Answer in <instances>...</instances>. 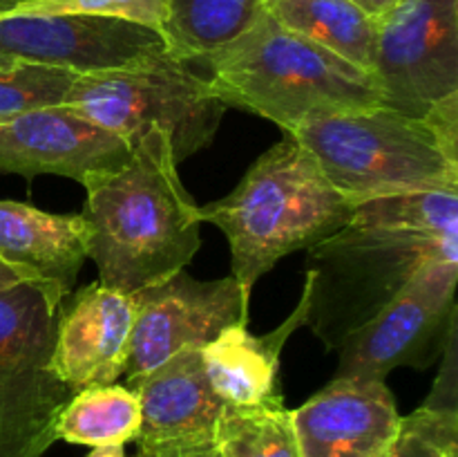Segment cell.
I'll return each instance as SVG.
<instances>
[{
  "instance_id": "cell-13",
  "label": "cell",
  "mask_w": 458,
  "mask_h": 457,
  "mask_svg": "<svg viewBox=\"0 0 458 457\" xmlns=\"http://www.w3.org/2000/svg\"><path fill=\"white\" fill-rule=\"evenodd\" d=\"M134 305L130 294L94 280L63 300L52 370L72 392L110 385L128 363Z\"/></svg>"
},
{
  "instance_id": "cell-3",
  "label": "cell",
  "mask_w": 458,
  "mask_h": 457,
  "mask_svg": "<svg viewBox=\"0 0 458 457\" xmlns=\"http://www.w3.org/2000/svg\"><path fill=\"white\" fill-rule=\"evenodd\" d=\"M195 63L208 67L210 94L293 133L340 112L383 106L369 72L286 30L267 12L233 43Z\"/></svg>"
},
{
  "instance_id": "cell-22",
  "label": "cell",
  "mask_w": 458,
  "mask_h": 457,
  "mask_svg": "<svg viewBox=\"0 0 458 457\" xmlns=\"http://www.w3.org/2000/svg\"><path fill=\"white\" fill-rule=\"evenodd\" d=\"M79 74L38 63L0 70V124L45 106H61Z\"/></svg>"
},
{
  "instance_id": "cell-29",
  "label": "cell",
  "mask_w": 458,
  "mask_h": 457,
  "mask_svg": "<svg viewBox=\"0 0 458 457\" xmlns=\"http://www.w3.org/2000/svg\"><path fill=\"white\" fill-rule=\"evenodd\" d=\"M85 457H125V451H123V446H116V444H112V446L92 448V451H89Z\"/></svg>"
},
{
  "instance_id": "cell-9",
  "label": "cell",
  "mask_w": 458,
  "mask_h": 457,
  "mask_svg": "<svg viewBox=\"0 0 458 457\" xmlns=\"http://www.w3.org/2000/svg\"><path fill=\"white\" fill-rule=\"evenodd\" d=\"M376 25L371 74L383 106L423 119L458 92V0H401Z\"/></svg>"
},
{
  "instance_id": "cell-18",
  "label": "cell",
  "mask_w": 458,
  "mask_h": 457,
  "mask_svg": "<svg viewBox=\"0 0 458 457\" xmlns=\"http://www.w3.org/2000/svg\"><path fill=\"white\" fill-rule=\"evenodd\" d=\"M264 12L352 65L374 72L378 25L352 0H264Z\"/></svg>"
},
{
  "instance_id": "cell-4",
  "label": "cell",
  "mask_w": 458,
  "mask_h": 457,
  "mask_svg": "<svg viewBox=\"0 0 458 457\" xmlns=\"http://www.w3.org/2000/svg\"><path fill=\"white\" fill-rule=\"evenodd\" d=\"M353 213L356 204L291 134L262 152L226 197L199 206L201 222L228 237L233 278L249 298L277 260L334 236Z\"/></svg>"
},
{
  "instance_id": "cell-25",
  "label": "cell",
  "mask_w": 458,
  "mask_h": 457,
  "mask_svg": "<svg viewBox=\"0 0 458 457\" xmlns=\"http://www.w3.org/2000/svg\"><path fill=\"white\" fill-rule=\"evenodd\" d=\"M425 124L434 130L447 155L458 160V92L447 94L423 115Z\"/></svg>"
},
{
  "instance_id": "cell-7",
  "label": "cell",
  "mask_w": 458,
  "mask_h": 457,
  "mask_svg": "<svg viewBox=\"0 0 458 457\" xmlns=\"http://www.w3.org/2000/svg\"><path fill=\"white\" fill-rule=\"evenodd\" d=\"M63 294L22 280L0 289V457H43L74 392L54 375L52 352Z\"/></svg>"
},
{
  "instance_id": "cell-19",
  "label": "cell",
  "mask_w": 458,
  "mask_h": 457,
  "mask_svg": "<svg viewBox=\"0 0 458 457\" xmlns=\"http://www.w3.org/2000/svg\"><path fill=\"white\" fill-rule=\"evenodd\" d=\"M264 12V0H165V52L195 63L240 39Z\"/></svg>"
},
{
  "instance_id": "cell-20",
  "label": "cell",
  "mask_w": 458,
  "mask_h": 457,
  "mask_svg": "<svg viewBox=\"0 0 458 457\" xmlns=\"http://www.w3.org/2000/svg\"><path fill=\"white\" fill-rule=\"evenodd\" d=\"M141 406L134 390L110 384L85 388L67 401L56 419V439L81 446H125L137 442Z\"/></svg>"
},
{
  "instance_id": "cell-12",
  "label": "cell",
  "mask_w": 458,
  "mask_h": 457,
  "mask_svg": "<svg viewBox=\"0 0 458 457\" xmlns=\"http://www.w3.org/2000/svg\"><path fill=\"white\" fill-rule=\"evenodd\" d=\"M132 143L67 106H45L0 124V173L58 175L83 186L121 168Z\"/></svg>"
},
{
  "instance_id": "cell-24",
  "label": "cell",
  "mask_w": 458,
  "mask_h": 457,
  "mask_svg": "<svg viewBox=\"0 0 458 457\" xmlns=\"http://www.w3.org/2000/svg\"><path fill=\"white\" fill-rule=\"evenodd\" d=\"M16 13H85L139 22L161 34L165 22V0H22L7 9Z\"/></svg>"
},
{
  "instance_id": "cell-32",
  "label": "cell",
  "mask_w": 458,
  "mask_h": 457,
  "mask_svg": "<svg viewBox=\"0 0 458 457\" xmlns=\"http://www.w3.org/2000/svg\"><path fill=\"white\" fill-rule=\"evenodd\" d=\"M21 3H22V0H21Z\"/></svg>"
},
{
  "instance_id": "cell-6",
  "label": "cell",
  "mask_w": 458,
  "mask_h": 457,
  "mask_svg": "<svg viewBox=\"0 0 458 457\" xmlns=\"http://www.w3.org/2000/svg\"><path fill=\"white\" fill-rule=\"evenodd\" d=\"M168 52L123 70L79 74L63 106L134 146L148 128L165 133L177 166L213 142L226 106L208 83Z\"/></svg>"
},
{
  "instance_id": "cell-27",
  "label": "cell",
  "mask_w": 458,
  "mask_h": 457,
  "mask_svg": "<svg viewBox=\"0 0 458 457\" xmlns=\"http://www.w3.org/2000/svg\"><path fill=\"white\" fill-rule=\"evenodd\" d=\"M356 7H360L367 16H371L374 21H380L387 12H392L401 0H352Z\"/></svg>"
},
{
  "instance_id": "cell-26",
  "label": "cell",
  "mask_w": 458,
  "mask_h": 457,
  "mask_svg": "<svg viewBox=\"0 0 458 457\" xmlns=\"http://www.w3.org/2000/svg\"><path fill=\"white\" fill-rule=\"evenodd\" d=\"M134 457H219L215 446L186 448V451H139Z\"/></svg>"
},
{
  "instance_id": "cell-5",
  "label": "cell",
  "mask_w": 458,
  "mask_h": 457,
  "mask_svg": "<svg viewBox=\"0 0 458 457\" xmlns=\"http://www.w3.org/2000/svg\"><path fill=\"white\" fill-rule=\"evenodd\" d=\"M291 137L353 204L428 191H458V160L425 119L387 106L340 112L300 125Z\"/></svg>"
},
{
  "instance_id": "cell-30",
  "label": "cell",
  "mask_w": 458,
  "mask_h": 457,
  "mask_svg": "<svg viewBox=\"0 0 458 457\" xmlns=\"http://www.w3.org/2000/svg\"><path fill=\"white\" fill-rule=\"evenodd\" d=\"M16 63H21V61H16V58H9V56H4V54H0V70H4V67H12V65H16Z\"/></svg>"
},
{
  "instance_id": "cell-17",
  "label": "cell",
  "mask_w": 458,
  "mask_h": 457,
  "mask_svg": "<svg viewBox=\"0 0 458 457\" xmlns=\"http://www.w3.org/2000/svg\"><path fill=\"white\" fill-rule=\"evenodd\" d=\"M88 242L83 213L56 215L0 200V260L31 280L56 285L70 296L88 258Z\"/></svg>"
},
{
  "instance_id": "cell-15",
  "label": "cell",
  "mask_w": 458,
  "mask_h": 457,
  "mask_svg": "<svg viewBox=\"0 0 458 457\" xmlns=\"http://www.w3.org/2000/svg\"><path fill=\"white\" fill-rule=\"evenodd\" d=\"M141 406L139 451H186L215 446V430L226 403L206 376L201 349H182L139 379Z\"/></svg>"
},
{
  "instance_id": "cell-1",
  "label": "cell",
  "mask_w": 458,
  "mask_h": 457,
  "mask_svg": "<svg viewBox=\"0 0 458 457\" xmlns=\"http://www.w3.org/2000/svg\"><path fill=\"white\" fill-rule=\"evenodd\" d=\"M307 251V325L338 352L428 264L458 260V191L362 202L343 228Z\"/></svg>"
},
{
  "instance_id": "cell-23",
  "label": "cell",
  "mask_w": 458,
  "mask_h": 457,
  "mask_svg": "<svg viewBox=\"0 0 458 457\" xmlns=\"http://www.w3.org/2000/svg\"><path fill=\"white\" fill-rule=\"evenodd\" d=\"M385 457H458V408L423 403L401 417Z\"/></svg>"
},
{
  "instance_id": "cell-11",
  "label": "cell",
  "mask_w": 458,
  "mask_h": 457,
  "mask_svg": "<svg viewBox=\"0 0 458 457\" xmlns=\"http://www.w3.org/2000/svg\"><path fill=\"white\" fill-rule=\"evenodd\" d=\"M165 52L164 36L139 22L85 13H0V54L74 74L123 70Z\"/></svg>"
},
{
  "instance_id": "cell-2",
  "label": "cell",
  "mask_w": 458,
  "mask_h": 457,
  "mask_svg": "<svg viewBox=\"0 0 458 457\" xmlns=\"http://www.w3.org/2000/svg\"><path fill=\"white\" fill-rule=\"evenodd\" d=\"M88 258L98 282L132 294L182 272L199 251V206L182 184L168 137L148 128L121 168L83 184Z\"/></svg>"
},
{
  "instance_id": "cell-16",
  "label": "cell",
  "mask_w": 458,
  "mask_h": 457,
  "mask_svg": "<svg viewBox=\"0 0 458 457\" xmlns=\"http://www.w3.org/2000/svg\"><path fill=\"white\" fill-rule=\"evenodd\" d=\"M307 312L309 294L302 287L298 307L273 332L258 336L250 334L246 323H237L201 349L210 388L226 406L255 408L284 401L277 390L280 357L289 336L307 325Z\"/></svg>"
},
{
  "instance_id": "cell-14",
  "label": "cell",
  "mask_w": 458,
  "mask_h": 457,
  "mask_svg": "<svg viewBox=\"0 0 458 457\" xmlns=\"http://www.w3.org/2000/svg\"><path fill=\"white\" fill-rule=\"evenodd\" d=\"M293 419L302 457H385L401 415L385 381L334 379Z\"/></svg>"
},
{
  "instance_id": "cell-28",
  "label": "cell",
  "mask_w": 458,
  "mask_h": 457,
  "mask_svg": "<svg viewBox=\"0 0 458 457\" xmlns=\"http://www.w3.org/2000/svg\"><path fill=\"white\" fill-rule=\"evenodd\" d=\"M22 280H31V278H27L25 273L16 272V269H12L9 264H4L3 260H0V289H4V287H12V285H16V282H22Z\"/></svg>"
},
{
  "instance_id": "cell-21",
  "label": "cell",
  "mask_w": 458,
  "mask_h": 457,
  "mask_svg": "<svg viewBox=\"0 0 458 457\" xmlns=\"http://www.w3.org/2000/svg\"><path fill=\"white\" fill-rule=\"evenodd\" d=\"M219 457H302L293 410L284 401L224 408L215 430Z\"/></svg>"
},
{
  "instance_id": "cell-31",
  "label": "cell",
  "mask_w": 458,
  "mask_h": 457,
  "mask_svg": "<svg viewBox=\"0 0 458 457\" xmlns=\"http://www.w3.org/2000/svg\"><path fill=\"white\" fill-rule=\"evenodd\" d=\"M18 3H21V0H0V13L7 12V9H12V7H16Z\"/></svg>"
},
{
  "instance_id": "cell-10",
  "label": "cell",
  "mask_w": 458,
  "mask_h": 457,
  "mask_svg": "<svg viewBox=\"0 0 458 457\" xmlns=\"http://www.w3.org/2000/svg\"><path fill=\"white\" fill-rule=\"evenodd\" d=\"M134 323L130 332L125 388L182 349H204L226 327L249 321V296L233 276L197 280L186 272L130 294Z\"/></svg>"
},
{
  "instance_id": "cell-8",
  "label": "cell",
  "mask_w": 458,
  "mask_h": 457,
  "mask_svg": "<svg viewBox=\"0 0 458 457\" xmlns=\"http://www.w3.org/2000/svg\"><path fill=\"white\" fill-rule=\"evenodd\" d=\"M458 260L428 264L387 307L338 349L334 379H387L398 366L425 370L456 332Z\"/></svg>"
}]
</instances>
